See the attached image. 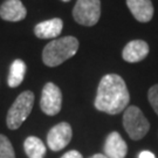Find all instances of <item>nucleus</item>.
Here are the masks:
<instances>
[{
    "mask_svg": "<svg viewBox=\"0 0 158 158\" xmlns=\"http://www.w3.org/2000/svg\"><path fill=\"white\" fill-rule=\"evenodd\" d=\"M130 95L124 80L117 74H107L100 81L95 98V108L109 115H117L127 109Z\"/></svg>",
    "mask_w": 158,
    "mask_h": 158,
    "instance_id": "f257e3e1",
    "label": "nucleus"
},
{
    "mask_svg": "<svg viewBox=\"0 0 158 158\" xmlns=\"http://www.w3.org/2000/svg\"><path fill=\"white\" fill-rule=\"evenodd\" d=\"M79 49V40L74 36H63L52 40L42 51V61L48 67H57L73 57Z\"/></svg>",
    "mask_w": 158,
    "mask_h": 158,
    "instance_id": "f03ea898",
    "label": "nucleus"
},
{
    "mask_svg": "<svg viewBox=\"0 0 158 158\" xmlns=\"http://www.w3.org/2000/svg\"><path fill=\"white\" fill-rule=\"evenodd\" d=\"M34 106V94L32 91L26 90L21 93L17 97V100L13 102L11 106L7 117H6V123L7 127L11 130H15L20 128V125L27 119L29 114L32 111Z\"/></svg>",
    "mask_w": 158,
    "mask_h": 158,
    "instance_id": "7ed1b4c3",
    "label": "nucleus"
},
{
    "mask_svg": "<svg viewBox=\"0 0 158 158\" xmlns=\"http://www.w3.org/2000/svg\"><path fill=\"white\" fill-rule=\"evenodd\" d=\"M123 127L131 139L138 141L149 132L150 123L139 108L130 106L123 114Z\"/></svg>",
    "mask_w": 158,
    "mask_h": 158,
    "instance_id": "20e7f679",
    "label": "nucleus"
},
{
    "mask_svg": "<svg viewBox=\"0 0 158 158\" xmlns=\"http://www.w3.org/2000/svg\"><path fill=\"white\" fill-rule=\"evenodd\" d=\"M74 20L83 26H94L101 17L100 0H77L73 8Z\"/></svg>",
    "mask_w": 158,
    "mask_h": 158,
    "instance_id": "39448f33",
    "label": "nucleus"
},
{
    "mask_svg": "<svg viewBox=\"0 0 158 158\" xmlns=\"http://www.w3.org/2000/svg\"><path fill=\"white\" fill-rule=\"evenodd\" d=\"M41 110L48 116H55L62 108V93L56 85L48 82L46 83L40 100Z\"/></svg>",
    "mask_w": 158,
    "mask_h": 158,
    "instance_id": "423d86ee",
    "label": "nucleus"
},
{
    "mask_svg": "<svg viewBox=\"0 0 158 158\" xmlns=\"http://www.w3.org/2000/svg\"><path fill=\"white\" fill-rule=\"evenodd\" d=\"M73 130L69 123L61 122L59 124L54 125L48 135H47V144L52 151H60L63 148H66L72 141Z\"/></svg>",
    "mask_w": 158,
    "mask_h": 158,
    "instance_id": "0eeeda50",
    "label": "nucleus"
},
{
    "mask_svg": "<svg viewBox=\"0 0 158 158\" xmlns=\"http://www.w3.org/2000/svg\"><path fill=\"white\" fill-rule=\"evenodd\" d=\"M27 15V10L20 0H6L0 6V18L5 21L18 23Z\"/></svg>",
    "mask_w": 158,
    "mask_h": 158,
    "instance_id": "6e6552de",
    "label": "nucleus"
},
{
    "mask_svg": "<svg viewBox=\"0 0 158 158\" xmlns=\"http://www.w3.org/2000/svg\"><path fill=\"white\" fill-rule=\"evenodd\" d=\"M148 54H149V45L145 41L132 40L123 48L122 57L127 62L135 63L144 60L148 56Z\"/></svg>",
    "mask_w": 158,
    "mask_h": 158,
    "instance_id": "1a4fd4ad",
    "label": "nucleus"
},
{
    "mask_svg": "<svg viewBox=\"0 0 158 158\" xmlns=\"http://www.w3.org/2000/svg\"><path fill=\"white\" fill-rule=\"evenodd\" d=\"M128 147L118 132L114 131L107 137L104 144V155L108 158H125Z\"/></svg>",
    "mask_w": 158,
    "mask_h": 158,
    "instance_id": "9d476101",
    "label": "nucleus"
},
{
    "mask_svg": "<svg viewBox=\"0 0 158 158\" xmlns=\"http://www.w3.org/2000/svg\"><path fill=\"white\" fill-rule=\"evenodd\" d=\"M63 28V21L59 18L39 23L34 27V34L39 39H56Z\"/></svg>",
    "mask_w": 158,
    "mask_h": 158,
    "instance_id": "9b49d317",
    "label": "nucleus"
},
{
    "mask_svg": "<svg viewBox=\"0 0 158 158\" xmlns=\"http://www.w3.org/2000/svg\"><path fill=\"white\" fill-rule=\"evenodd\" d=\"M131 14L139 23H149L153 17V5L151 0H127Z\"/></svg>",
    "mask_w": 158,
    "mask_h": 158,
    "instance_id": "f8f14e48",
    "label": "nucleus"
},
{
    "mask_svg": "<svg viewBox=\"0 0 158 158\" xmlns=\"http://www.w3.org/2000/svg\"><path fill=\"white\" fill-rule=\"evenodd\" d=\"M25 74H26V63L20 59L14 60L10 68V74H8V79H7L8 85L11 88L19 87L25 79Z\"/></svg>",
    "mask_w": 158,
    "mask_h": 158,
    "instance_id": "ddd939ff",
    "label": "nucleus"
},
{
    "mask_svg": "<svg viewBox=\"0 0 158 158\" xmlns=\"http://www.w3.org/2000/svg\"><path fill=\"white\" fill-rule=\"evenodd\" d=\"M23 149L28 158H42L46 155V145L35 136H29L25 139Z\"/></svg>",
    "mask_w": 158,
    "mask_h": 158,
    "instance_id": "4468645a",
    "label": "nucleus"
},
{
    "mask_svg": "<svg viewBox=\"0 0 158 158\" xmlns=\"http://www.w3.org/2000/svg\"><path fill=\"white\" fill-rule=\"evenodd\" d=\"M0 158H15L12 143L5 135H0Z\"/></svg>",
    "mask_w": 158,
    "mask_h": 158,
    "instance_id": "2eb2a0df",
    "label": "nucleus"
},
{
    "mask_svg": "<svg viewBox=\"0 0 158 158\" xmlns=\"http://www.w3.org/2000/svg\"><path fill=\"white\" fill-rule=\"evenodd\" d=\"M148 98H149V102H150L152 109L155 110V113L158 115V85H152V87L149 89Z\"/></svg>",
    "mask_w": 158,
    "mask_h": 158,
    "instance_id": "dca6fc26",
    "label": "nucleus"
},
{
    "mask_svg": "<svg viewBox=\"0 0 158 158\" xmlns=\"http://www.w3.org/2000/svg\"><path fill=\"white\" fill-rule=\"evenodd\" d=\"M61 158H83L82 157V155L79 152V151H76V150H70V151H68L63 155Z\"/></svg>",
    "mask_w": 158,
    "mask_h": 158,
    "instance_id": "f3484780",
    "label": "nucleus"
},
{
    "mask_svg": "<svg viewBox=\"0 0 158 158\" xmlns=\"http://www.w3.org/2000/svg\"><path fill=\"white\" fill-rule=\"evenodd\" d=\"M138 158H156V156L150 151H142L138 155Z\"/></svg>",
    "mask_w": 158,
    "mask_h": 158,
    "instance_id": "a211bd4d",
    "label": "nucleus"
},
{
    "mask_svg": "<svg viewBox=\"0 0 158 158\" xmlns=\"http://www.w3.org/2000/svg\"><path fill=\"white\" fill-rule=\"evenodd\" d=\"M90 158H108L106 155H103V153H96L94 156H91Z\"/></svg>",
    "mask_w": 158,
    "mask_h": 158,
    "instance_id": "6ab92c4d",
    "label": "nucleus"
},
{
    "mask_svg": "<svg viewBox=\"0 0 158 158\" xmlns=\"http://www.w3.org/2000/svg\"><path fill=\"white\" fill-rule=\"evenodd\" d=\"M62 1H66V2H67V1H69V0H62Z\"/></svg>",
    "mask_w": 158,
    "mask_h": 158,
    "instance_id": "aec40b11",
    "label": "nucleus"
}]
</instances>
